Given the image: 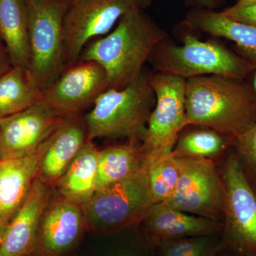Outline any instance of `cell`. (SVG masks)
<instances>
[{
	"instance_id": "obj_1",
	"label": "cell",
	"mask_w": 256,
	"mask_h": 256,
	"mask_svg": "<svg viewBox=\"0 0 256 256\" xmlns=\"http://www.w3.org/2000/svg\"><path fill=\"white\" fill-rule=\"evenodd\" d=\"M168 34L144 9L124 14L112 31L89 42L78 60H92L106 70L108 89H122L138 78Z\"/></svg>"
},
{
	"instance_id": "obj_2",
	"label": "cell",
	"mask_w": 256,
	"mask_h": 256,
	"mask_svg": "<svg viewBox=\"0 0 256 256\" xmlns=\"http://www.w3.org/2000/svg\"><path fill=\"white\" fill-rule=\"evenodd\" d=\"M188 126L236 138L256 124V96L246 80L210 75L186 79Z\"/></svg>"
},
{
	"instance_id": "obj_3",
	"label": "cell",
	"mask_w": 256,
	"mask_h": 256,
	"mask_svg": "<svg viewBox=\"0 0 256 256\" xmlns=\"http://www.w3.org/2000/svg\"><path fill=\"white\" fill-rule=\"evenodd\" d=\"M152 74L140 75L122 89H108L84 116L88 140L127 138L140 141L146 131L156 97Z\"/></svg>"
},
{
	"instance_id": "obj_4",
	"label": "cell",
	"mask_w": 256,
	"mask_h": 256,
	"mask_svg": "<svg viewBox=\"0 0 256 256\" xmlns=\"http://www.w3.org/2000/svg\"><path fill=\"white\" fill-rule=\"evenodd\" d=\"M68 1L24 0L30 48L28 70L42 94L67 66L64 23Z\"/></svg>"
},
{
	"instance_id": "obj_5",
	"label": "cell",
	"mask_w": 256,
	"mask_h": 256,
	"mask_svg": "<svg viewBox=\"0 0 256 256\" xmlns=\"http://www.w3.org/2000/svg\"><path fill=\"white\" fill-rule=\"evenodd\" d=\"M224 188L218 252L256 256V192L246 178L232 148L218 162Z\"/></svg>"
},
{
	"instance_id": "obj_6",
	"label": "cell",
	"mask_w": 256,
	"mask_h": 256,
	"mask_svg": "<svg viewBox=\"0 0 256 256\" xmlns=\"http://www.w3.org/2000/svg\"><path fill=\"white\" fill-rule=\"evenodd\" d=\"M183 40L180 46L162 42L156 47L150 58L156 72L185 79L218 75L246 80L256 70V62L220 44L202 42L192 35Z\"/></svg>"
},
{
	"instance_id": "obj_7",
	"label": "cell",
	"mask_w": 256,
	"mask_h": 256,
	"mask_svg": "<svg viewBox=\"0 0 256 256\" xmlns=\"http://www.w3.org/2000/svg\"><path fill=\"white\" fill-rule=\"evenodd\" d=\"M154 204L146 166L122 181L98 190L82 207L86 230L110 236L139 225Z\"/></svg>"
},
{
	"instance_id": "obj_8",
	"label": "cell",
	"mask_w": 256,
	"mask_h": 256,
	"mask_svg": "<svg viewBox=\"0 0 256 256\" xmlns=\"http://www.w3.org/2000/svg\"><path fill=\"white\" fill-rule=\"evenodd\" d=\"M186 82L176 76L152 74L156 102L141 140L146 164L171 154L180 133L188 126Z\"/></svg>"
},
{
	"instance_id": "obj_9",
	"label": "cell",
	"mask_w": 256,
	"mask_h": 256,
	"mask_svg": "<svg viewBox=\"0 0 256 256\" xmlns=\"http://www.w3.org/2000/svg\"><path fill=\"white\" fill-rule=\"evenodd\" d=\"M150 4L151 0H69L64 23L67 66L78 60L88 44L108 34L124 14Z\"/></svg>"
},
{
	"instance_id": "obj_10",
	"label": "cell",
	"mask_w": 256,
	"mask_h": 256,
	"mask_svg": "<svg viewBox=\"0 0 256 256\" xmlns=\"http://www.w3.org/2000/svg\"><path fill=\"white\" fill-rule=\"evenodd\" d=\"M176 158L180 166L178 184L172 195L162 203L222 223L224 188L218 162L197 158Z\"/></svg>"
},
{
	"instance_id": "obj_11",
	"label": "cell",
	"mask_w": 256,
	"mask_h": 256,
	"mask_svg": "<svg viewBox=\"0 0 256 256\" xmlns=\"http://www.w3.org/2000/svg\"><path fill=\"white\" fill-rule=\"evenodd\" d=\"M108 89L107 74L100 64L78 60L66 66L40 100L64 116L82 114Z\"/></svg>"
},
{
	"instance_id": "obj_12",
	"label": "cell",
	"mask_w": 256,
	"mask_h": 256,
	"mask_svg": "<svg viewBox=\"0 0 256 256\" xmlns=\"http://www.w3.org/2000/svg\"><path fill=\"white\" fill-rule=\"evenodd\" d=\"M66 116L38 100L21 112L0 120V160L35 154Z\"/></svg>"
},
{
	"instance_id": "obj_13",
	"label": "cell",
	"mask_w": 256,
	"mask_h": 256,
	"mask_svg": "<svg viewBox=\"0 0 256 256\" xmlns=\"http://www.w3.org/2000/svg\"><path fill=\"white\" fill-rule=\"evenodd\" d=\"M85 230L82 206L54 190L42 214L31 256H68Z\"/></svg>"
},
{
	"instance_id": "obj_14",
	"label": "cell",
	"mask_w": 256,
	"mask_h": 256,
	"mask_svg": "<svg viewBox=\"0 0 256 256\" xmlns=\"http://www.w3.org/2000/svg\"><path fill=\"white\" fill-rule=\"evenodd\" d=\"M87 141L84 116H66L37 150V176L54 188Z\"/></svg>"
},
{
	"instance_id": "obj_15",
	"label": "cell",
	"mask_w": 256,
	"mask_h": 256,
	"mask_svg": "<svg viewBox=\"0 0 256 256\" xmlns=\"http://www.w3.org/2000/svg\"><path fill=\"white\" fill-rule=\"evenodd\" d=\"M222 223L182 212L164 203L156 204L139 224L151 247L161 242L202 236L218 235Z\"/></svg>"
},
{
	"instance_id": "obj_16",
	"label": "cell",
	"mask_w": 256,
	"mask_h": 256,
	"mask_svg": "<svg viewBox=\"0 0 256 256\" xmlns=\"http://www.w3.org/2000/svg\"><path fill=\"white\" fill-rule=\"evenodd\" d=\"M54 188L38 176L22 206L6 226L0 256H31L42 214Z\"/></svg>"
},
{
	"instance_id": "obj_17",
	"label": "cell",
	"mask_w": 256,
	"mask_h": 256,
	"mask_svg": "<svg viewBox=\"0 0 256 256\" xmlns=\"http://www.w3.org/2000/svg\"><path fill=\"white\" fill-rule=\"evenodd\" d=\"M38 154L0 160V222L8 226L22 206L38 174Z\"/></svg>"
},
{
	"instance_id": "obj_18",
	"label": "cell",
	"mask_w": 256,
	"mask_h": 256,
	"mask_svg": "<svg viewBox=\"0 0 256 256\" xmlns=\"http://www.w3.org/2000/svg\"><path fill=\"white\" fill-rule=\"evenodd\" d=\"M98 153L92 141H87L56 184V192L80 206L88 201L97 190Z\"/></svg>"
},
{
	"instance_id": "obj_19",
	"label": "cell",
	"mask_w": 256,
	"mask_h": 256,
	"mask_svg": "<svg viewBox=\"0 0 256 256\" xmlns=\"http://www.w3.org/2000/svg\"><path fill=\"white\" fill-rule=\"evenodd\" d=\"M144 168L146 158L138 140L99 150L97 190L122 181Z\"/></svg>"
},
{
	"instance_id": "obj_20",
	"label": "cell",
	"mask_w": 256,
	"mask_h": 256,
	"mask_svg": "<svg viewBox=\"0 0 256 256\" xmlns=\"http://www.w3.org/2000/svg\"><path fill=\"white\" fill-rule=\"evenodd\" d=\"M0 38L13 66L28 69L30 48L24 0H0Z\"/></svg>"
},
{
	"instance_id": "obj_21",
	"label": "cell",
	"mask_w": 256,
	"mask_h": 256,
	"mask_svg": "<svg viewBox=\"0 0 256 256\" xmlns=\"http://www.w3.org/2000/svg\"><path fill=\"white\" fill-rule=\"evenodd\" d=\"M191 26L212 36L223 37L234 42L238 54L256 62V26L233 21L220 12L198 10L188 16Z\"/></svg>"
},
{
	"instance_id": "obj_22",
	"label": "cell",
	"mask_w": 256,
	"mask_h": 256,
	"mask_svg": "<svg viewBox=\"0 0 256 256\" xmlns=\"http://www.w3.org/2000/svg\"><path fill=\"white\" fill-rule=\"evenodd\" d=\"M42 94L28 68L13 66L0 78V120L28 108Z\"/></svg>"
},
{
	"instance_id": "obj_23",
	"label": "cell",
	"mask_w": 256,
	"mask_h": 256,
	"mask_svg": "<svg viewBox=\"0 0 256 256\" xmlns=\"http://www.w3.org/2000/svg\"><path fill=\"white\" fill-rule=\"evenodd\" d=\"M180 133L172 154L175 158L210 160L218 162L232 148L235 138L200 127Z\"/></svg>"
},
{
	"instance_id": "obj_24",
	"label": "cell",
	"mask_w": 256,
	"mask_h": 256,
	"mask_svg": "<svg viewBox=\"0 0 256 256\" xmlns=\"http://www.w3.org/2000/svg\"><path fill=\"white\" fill-rule=\"evenodd\" d=\"M146 166L148 186L154 204L166 201L172 195L180 176L178 158L171 153L146 163Z\"/></svg>"
},
{
	"instance_id": "obj_25",
	"label": "cell",
	"mask_w": 256,
	"mask_h": 256,
	"mask_svg": "<svg viewBox=\"0 0 256 256\" xmlns=\"http://www.w3.org/2000/svg\"><path fill=\"white\" fill-rule=\"evenodd\" d=\"M218 235L169 240L152 247L151 256H217Z\"/></svg>"
},
{
	"instance_id": "obj_26",
	"label": "cell",
	"mask_w": 256,
	"mask_h": 256,
	"mask_svg": "<svg viewBox=\"0 0 256 256\" xmlns=\"http://www.w3.org/2000/svg\"><path fill=\"white\" fill-rule=\"evenodd\" d=\"M232 149L248 181L256 192V124L235 138Z\"/></svg>"
},
{
	"instance_id": "obj_27",
	"label": "cell",
	"mask_w": 256,
	"mask_h": 256,
	"mask_svg": "<svg viewBox=\"0 0 256 256\" xmlns=\"http://www.w3.org/2000/svg\"><path fill=\"white\" fill-rule=\"evenodd\" d=\"M220 13L233 21L256 26V3L248 6L235 4Z\"/></svg>"
},
{
	"instance_id": "obj_28",
	"label": "cell",
	"mask_w": 256,
	"mask_h": 256,
	"mask_svg": "<svg viewBox=\"0 0 256 256\" xmlns=\"http://www.w3.org/2000/svg\"><path fill=\"white\" fill-rule=\"evenodd\" d=\"M14 66L4 44L0 41V78Z\"/></svg>"
},
{
	"instance_id": "obj_29",
	"label": "cell",
	"mask_w": 256,
	"mask_h": 256,
	"mask_svg": "<svg viewBox=\"0 0 256 256\" xmlns=\"http://www.w3.org/2000/svg\"><path fill=\"white\" fill-rule=\"evenodd\" d=\"M152 250V249L151 250ZM150 250L149 252H148V254H146V256H151V252ZM111 256H140L137 254H134V252H127V250H124V252H117V254H114V255Z\"/></svg>"
},
{
	"instance_id": "obj_30",
	"label": "cell",
	"mask_w": 256,
	"mask_h": 256,
	"mask_svg": "<svg viewBox=\"0 0 256 256\" xmlns=\"http://www.w3.org/2000/svg\"><path fill=\"white\" fill-rule=\"evenodd\" d=\"M250 75L252 76V82H248L249 85L252 87V92H254V94H255L256 96V70H254V72H252Z\"/></svg>"
},
{
	"instance_id": "obj_31",
	"label": "cell",
	"mask_w": 256,
	"mask_h": 256,
	"mask_svg": "<svg viewBox=\"0 0 256 256\" xmlns=\"http://www.w3.org/2000/svg\"><path fill=\"white\" fill-rule=\"evenodd\" d=\"M256 3V0H240V1L236 2L237 5L238 6H248V5H250L255 4Z\"/></svg>"
},
{
	"instance_id": "obj_32",
	"label": "cell",
	"mask_w": 256,
	"mask_h": 256,
	"mask_svg": "<svg viewBox=\"0 0 256 256\" xmlns=\"http://www.w3.org/2000/svg\"><path fill=\"white\" fill-rule=\"evenodd\" d=\"M6 226L4 224L0 222V246H1L2 242L3 237H4L5 230Z\"/></svg>"
},
{
	"instance_id": "obj_33",
	"label": "cell",
	"mask_w": 256,
	"mask_h": 256,
	"mask_svg": "<svg viewBox=\"0 0 256 256\" xmlns=\"http://www.w3.org/2000/svg\"><path fill=\"white\" fill-rule=\"evenodd\" d=\"M218 256H230L228 254H225V252H218Z\"/></svg>"
},
{
	"instance_id": "obj_34",
	"label": "cell",
	"mask_w": 256,
	"mask_h": 256,
	"mask_svg": "<svg viewBox=\"0 0 256 256\" xmlns=\"http://www.w3.org/2000/svg\"><path fill=\"white\" fill-rule=\"evenodd\" d=\"M202 2H205L206 1H208V0H202Z\"/></svg>"
},
{
	"instance_id": "obj_35",
	"label": "cell",
	"mask_w": 256,
	"mask_h": 256,
	"mask_svg": "<svg viewBox=\"0 0 256 256\" xmlns=\"http://www.w3.org/2000/svg\"><path fill=\"white\" fill-rule=\"evenodd\" d=\"M238 1H240V0H236V2H238Z\"/></svg>"
},
{
	"instance_id": "obj_36",
	"label": "cell",
	"mask_w": 256,
	"mask_h": 256,
	"mask_svg": "<svg viewBox=\"0 0 256 256\" xmlns=\"http://www.w3.org/2000/svg\"><path fill=\"white\" fill-rule=\"evenodd\" d=\"M0 41H1V42H2L1 38H0Z\"/></svg>"
},
{
	"instance_id": "obj_37",
	"label": "cell",
	"mask_w": 256,
	"mask_h": 256,
	"mask_svg": "<svg viewBox=\"0 0 256 256\" xmlns=\"http://www.w3.org/2000/svg\"><path fill=\"white\" fill-rule=\"evenodd\" d=\"M217 256H218V255H217Z\"/></svg>"
}]
</instances>
